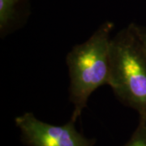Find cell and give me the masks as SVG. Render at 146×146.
I'll return each mask as SVG.
<instances>
[{
  "label": "cell",
  "instance_id": "cell-1",
  "mask_svg": "<svg viewBox=\"0 0 146 146\" xmlns=\"http://www.w3.org/2000/svg\"><path fill=\"white\" fill-rule=\"evenodd\" d=\"M114 24L106 21L84 43L76 45L66 62L69 72V100L74 105L72 119L76 122L86 107L90 95L99 87L109 84L110 46Z\"/></svg>",
  "mask_w": 146,
  "mask_h": 146
},
{
  "label": "cell",
  "instance_id": "cell-2",
  "mask_svg": "<svg viewBox=\"0 0 146 146\" xmlns=\"http://www.w3.org/2000/svg\"><path fill=\"white\" fill-rule=\"evenodd\" d=\"M109 85L120 102L136 110L146 121V50L134 23L110 40Z\"/></svg>",
  "mask_w": 146,
  "mask_h": 146
},
{
  "label": "cell",
  "instance_id": "cell-3",
  "mask_svg": "<svg viewBox=\"0 0 146 146\" xmlns=\"http://www.w3.org/2000/svg\"><path fill=\"white\" fill-rule=\"evenodd\" d=\"M75 122L56 126L37 119L32 113L16 118L22 141L29 146H94V139H88L76 131Z\"/></svg>",
  "mask_w": 146,
  "mask_h": 146
},
{
  "label": "cell",
  "instance_id": "cell-4",
  "mask_svg": "<svg viewBox=\"0 0 146 146\" xmlns=\"http://www.w3.org/2000/svg\"><path fill=\"white\" fill-rule=\"evenodd\" d=\"M29 0H0V34L2 37L23 25L29 16Z\"/></svg>",
  "mask_w": 146,
  "mask_h": 146
},
{
  "label": "cell",
  "instance_id": "cell-5",
  "mask_svg": "<svg viewBox=\"0 0 146 146\" xmlns=\"http://www.w3.org/2000/svg\"><path fill=\"white\" fill-rule=\"evenodd\" d=\"M123 146H146V121L140 120L133 135Z\"/></svg>",
  "mask_w": 146,
  "mask_h": 146
},
{
  "label": "cell",
  "instance_id": "cell-6",
  "mask_svg": "<svg viewBox=\"0 0 146 146\" xmlns=\"http://www.w3.org/2000/svg\"><path fill=\"white\" fill-rule=\"evenodd\" d=\"M134 27H135V30H136L137 36L141 40L142 45L144 46L146 50V28L139 26L136 24H134Z\"/></svg>",
  "mask_w": 146,
  "mask_h": 146
}]
</instances>
